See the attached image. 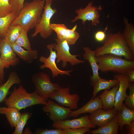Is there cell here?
I'll return each instance as SVG.
<instances>
[{"instance_id":"cell-24","label":"cell","mask_w":134,"mask_h":134,"mask_svg":"<svg viewBox=\"0 0 134 134\" xmlns=\"http://www.w3.org/2000/svg\"><path fill=\"white\" fill-rule=\"evenodd\" d=\"M119 83L118 80L116 78L107 80L100 77L93 86V96L92 98L94 99L96 97L97 94L100 91L109 89L111 88L118 85Z\"/></svg>"},{"instance_id":"cell-11","label":"cell","mask_w":134,"mask_h":134,"mask_svg":"<svg viewBox=\"0 0 134 134\" xmlns=\"http://www.w3.org/2000/svg\"><path fill=\"white\" fill-rule=\"evenodd\" d=\"M43 105V111L49 113V118L53 122L68 118L69 114L72 111L71 108L62 106L51 99H48L46 104Z\"/></svg>"},{"instance_id":"cell-15","label":"cell","mask_w":134,"mask_h":134,"mask_svg":"<svg viewBox=\"0 0 134 134\" xmlns=\"http://www.w3.org/2000/svg\"><path fill=\"white\" fill-rule=\"evenodd\" d=\"M118 112L114 108L107 110L100 108L90 114L88 117L91 122L99 128L111 120Z\"/></svg>"},{"instance_id":"cell-18","label":"cell","mask_w":134,"mask_h":134,"mask_svg":"<svg viewBox=\"0 0 134 134\" xmlns=\"http://www.w3.org/2000/svg\"><path fill=\"white\" fill-rule=\"evenodd\" d=\"M21 83V79L17 72L15 71L11 72L7 80L0 85V103L5 101L10 88L13 85Z\"/></svg>"},{"instance_id":"cell-17","label":"cell","mask_w":134,"mask_h":134,"mask_svg":"<svg viewBox=\"0 0 134 134\" xmlns=\"http://www.w3.org/2000/svg\"><path fill=\"white\" fill-rule=\"evenodd\" d=\"M100 108H102L101 103L100 99L97 97L91 98L82 107L69 113L68 118H75L80 114L89 113L90 114Z\"/></svg>"},{"instance_id":"cell-35","label":"cell","mask_w":134,"mask_h":134,"mask_svg":"<svg viewBox=\"0 0 134 134\" xmlns=\"http://www.w3.org/2000/svg\"><path fill=\"white\" fill-rule=\"evenodd\" d=\"M63 129H54L39 128L36 130L35 134H63Z\"/></svg>"},{"instance_id":"cell-32","label":"cell","mask_w":134,"mask_h":134,"mask_svg":"<svg viewBox=\"0 0 134 134\" xmlns=\"http://www.w3.org/2000/svg\"><path fill=\"white\" fill-rule=\"evenodd\" d=\"M130 93L127 95L124 100V104L129 108L134 109V83H130L128 88Z\"/></svg>"},{"instance_id":"cell-14","label":"cell","mask_w":134,"mask_h":134,"mask_svg":"<svg viewBox=\"0 0 134 134\" xmlns=\"http://www.w3.org/2000/svg\"><path fill=\"white\" fill-rule=\"evenodd\" d=\"M114 78L118 79L119 83L115 97L114 108L119 111L127 95L126 91L130 82L126 74H117L114 75Z\"/></svg>"},{"instance_id":"cell-36","label":"cell","mask_w":134,"mask_h":134,"mask_svg":"<svg viewBox=\"0 0 134 134\" xmlns=\"http://www.w3.org/2000/svg\"><path fill=\"white\" fill-rule=\"evenodd\" d=\"M25 0H9V2L14 11L19 13L23 8Z\"/></svg>"},{"instance_id":"cell-8","label":"cell","mask_w":134,"mask_h":134,"mask_svg":"<svg viewBox=\"0 0 134 134\" xmlns=\"http://www.w3.org/2000/svg\"><path fill=\"white\" fill-rule=\"evenodd\" d=\"M80 98L77 94H70L69 87H60L50 95L49 99L62 106L76 110L77 108Z\"/></svg>"},{"instance_id":"cell-28","label":"cell","mask_w":134,"mask_h":134,"mask_svg":"<svg viewBox=\"0 0 134 134\" xmlns=\"http://www.w3.org/2000/svg\"><path fill=\"white\" fill-rule=\"evenodd\" d=\"M32 115V113L30 112H26L21 114L20 119L15 127V129L13 134H23L25 126Z\"/></svg>"},{"instance_id":"cell-33","label":"cell","mask_w":134,"mask_h":134,"mask_svg":"<svg viewBox=\"0 0 134 134\" xmlns=\"http://www.w3.org/2000/svg\"><path fill=\"white\" fill-rule=\"evenodd\" d=\"M13 11L9 0H0V17H4Z\"/></svg>"},{"instance_id":"cell-42","label":"cell","mask_w":134,"mask_h":134,"mask_svg":"<svg viewBox=\"0 0 134 134\" xmlns=\"http://www.w3.org/2000/svg\"><path fill=\"white\" fill-rule=\"evenodd\" d=\"M2 82L0 76V85L2 84Z\"/></svg>"},{"instance_id":"cell-10","label":"cell","mask_w":134,"mask_h":134,"mask_svg":"<svg viewBox=\"0 0 134 134\" xmlns=\"http://www.w3.org/2000/svg\"><path fill=\"white\" fill-rule=\"evenodd\" d=\"M92 3L90 2L84 8H80L75 11L77 15L72 20L71 22L74 23L77 20H81L82 23L84 25L87 21H91L92 26H96L99 23L100 14L99 11L101 7L92 6Z\"/></svg>"},{"instance_id":"cell-13","label":"cell","mask_w":134,"mask_h":134,"mask_svg":"<svg viewBox=\"0 0 134 134\" xmlns=\"http://www.w3.org/2000/svg\"><path fill=\"white\" fill-rule=\"evenodd\" d=\"M52 127L55 129H64L83 127L95 128L96 126L90 120L88 115L82 116L72 119L65 120L53 122Z\"/></svg>"},{"instance_id":"cell-5","label":"cell","mask_w":134,"mask_h":134,"mask_svg":"<svg viewBox=\"0 0 134 134\" xmlns=\"http://www.w3.org/2000/svg\"><path fill=\"white\" fill-rule=\"evenodd\" d=\"M52 2V0H46L40 20L35 27L34 32L31 35L32 37L39 34L41 37L46 39L52 34L53 31L50 26V20L57 12L56 9L53 8L51 7Z\"/></svg>"},{"instance_id":"cell-26","label":"cell","mask_w":134,"mask_h":134,"mask_svg":"<svg viewBox=\"0 0 134 134\" xmlns=\"http://www.w3.org/2000/svg\"><path fill=\"white\" fill-rule=\"evenodd\" d=\"M18 14L17 12L13 11L6 16L0 17V38L3 37L11 23Z\"/></svg>"},{"instance_id":"cell-29","label":"cell","mask_w":134,"mask_h":134,"mask_svg":"<svg viewBox=\"0 0 134 134\" xmlns=\"http://www.w3.org/2000/svg\"><path fill=\"white\" fill-rule=\"evenodd\" d=\"M28 31L27 29L22 28L20 34L15 43L26 50H31L32 49L28 36Z\"/></svg>"},{"instance_id":"cell-9","label":"cell","mask_w":134,"mask_h":134,"mask_svg":"<svg viewBox=\"0 0 134 134\" xmlns=\"http://www.w3.org/2000/svg\"><path fill=\"white\" fill-rule=\"evenodd\" d=\"M56 43L49 44L46 45L47 48L50 51V55L47 58L43 56L40 57L39 61L43 64L40 66V68L41 69L45 68L49 69L51 71L53 78H55L59 75L70 76V73L72 70H62L59 69L57 66L56 62L57 57L56 52L55 50H53Z\"/></svg>"},{"instance_id":"cell-3","label":"cell","mask_w":134,"mask_h":134,"mask_svg":"<svg viewBox=\"0 0 134 134\" xmlns=\"http://www.w3.org/2000/svg\"><path fill=\"white\" fill-rule=\"evenodd\" d=\"M47 101L35 91L32 93L28 92L22 85L14 88L4 101L7 106L13 107L19 110L37 104L45 105Z\"/></svg>"},{"instance_id":"cell-43","label":"cell","mask_w":134,"mask_h":134,"mask_svg":"<svg viewBox=\"0 0 134 134\" xmlns=\"http://www.w3.org/2000/svg\"></svg>"},{"instance_id":"cell-6","label":"cell","mask_w":134,"mask_h":134,"mask_svg":"<svg viewBox=\"0 0 134 134\" xmlns=\"http://www.w3.org/2000/svg\"><path fill=\"white\" fill-rule=\"evenodd\" d=\"M32 79L35 91L47 101L50 95L60 87L58 84L52 82L49 75L43 72L34 73L32 75Z\"/></svg>"},{"instance_id":"cell-4","label":"cell","mask_w":134,"mask_h":134,"mask_svg":"<svg viewBox=\"0 0 134 134\" xmlns=\"http://www.w3.org/2000/svg\"><path fill=\"white\" fill-rule=\"evenodd\" d=\"M99 70L102 72L113 71L126 74L134 70V61L114 55L107 54L96 57Z\"/></svg>"},{"instance_id":"cell-7","label":"cell","mask_w":134,"mask_h":134,"mask_svg":"<svg viewBox=\"0 0 134 134\" xmlns=\"http://www.w3.org/2000/svg\"><path fill=\"white\" fill-rule=\"evenodd\" d=\"M57 43H56L54 49L56 52L57 63L62 61V67L65 68L67 66V63H69L72 66L84 63V60L78 59L77 57L79 55H72L70 52L69 45L65 40L55 39Z\"/></svg>"},{"instance_id":"cell-25","label":"cell","mask_w":134,"mask_h":134,"mask_svg":"<svg viewBox=\"0 0 134 134\" xmlns=\"http://www.w3.org/2000/svg\"><path fill=\"white\" fill-rule=\"evenodd\" d=\"M125 27L122 34L124 40L133 54L134 55V28L129 23L128 19L124 17Z\"/></svg>"},{"instance_id":"cell-12","label":"cell","mask_w":134,"mask_h":134,"mask_svg":"<svg viewBox=\"0 0 134 134\" xmlns=\"http://www.w3.org/2000/svg\"><path fill=\"white\" fill-rule=\"evenodd\" d=\"M0 59L4 68L16 66L20 63V60L10 44L3 37L1 38Z\"/></svg>"},{"instance_id":"cell-20","label":"cell","mask_w":134,"mask_h":134,"mask_svg":"<svg viewBox=\"0 0 134 134\" xmlns=\"http://www.w3.org/2000/svg\"><path fill=\"white\" fill-rule=\"evenodd\" d=\"M119 128L121 131L125 125H129L134 120V109H131L123 104L120 110L116 115Z\"/></svg>"},{"instance_id":"cell-22","label":"cell","mask_w":134,"mask_h":134,"mask_svg":"<svg viewBox=\"0 0 134 134\" xmlns=\"http://www.w3.org/2000/svg\"><path fill=\"white\" fill-rule=\"evenodd\" d=\"M119 129V125L116 115L104 125L97 129L91 131L86 134H117Z\"/></svg>"},{"instance_id":"cell-1","label":"cell","mask_w":134,"mask_h":134,"mask_svg":"<svg viewBox=\"0 0 134 134\" xmlns=\"http://www.w3.org/2000/svg\"><path fill=\"white\" fill-rule=\"evenodd\" d=\"M103 45L94 50L96 57L109 54L119 56L131 61H134L132 52L124 38L122 34L109 33L102 43Z\"/></svg>"},{"instance_id":"cell-37","label":"cell","mask_w":134,"mask_h":134,"mask_svg":"<svg viewBox=\"0 0 134 134\" xmlns=\"http://www.w3.org/2000/svg\"><path fill=\"white\" fill-rule=\"evenodd\" d=\"M106 36V35L104 32L101 31L97 32L95 35V39L97 41L102 43L105 40Z\"/></svg>"},{"instance_id":"cell-31","label":"cell","mask_w":134,"mask_h":134,"mask_svg":"<svg viewBox=\"0 0 134 134\" xmlns=\"http://www.w3.org/2000/svg\"><path fill=\"white\" fill-rule=\"evenodd\" d=\"M50 26L57 34V38L63 40L68 28L66 26L63 24L51 23Z\"/></svg>"},{"instance_id":"cell-41","label":"cell","mask_w":134,"mask_h":134,"mask_svg":"<svg viewBox=\"0 0 134 134\" xmlns=\"http://www.w3.org/2000/svg\"><path fill=\"white\" fill-rule=\"evenodd\" d=\"M24 134H32V133L31 131V130L29 128H26L24 133H23Z\"/></svg>"},{"instance_id":"cell-27","label":"cell","mask_w":134,"mask_h":134,"mask_svg":"<svg viewBox=\"0 0 134 134\" xmlns=\"http://www.w3.org/2000/svg\"><path fill=\"white\" fill-rule=\"evenodd\" d=\"M22 28L19 25H10L3 37L10 44L15 43L20 34Z\"/></svg>"},{"instance_id":"cell-19","label":"cell","mask_w":134,"mask_h":134,"mask_svg":"<svg viewBox=\"0 0 134 134\" xmlns=\"http://www.w3.org/2000/svg\"><path fill=\"white\" fill-rule=\"evenodd\" d=\"M10 44L17 55L27 63L31 64L38 58V52L36 50H25L15 43Z\"/></svg>"},{"instance_id":"cell-30","label":"cell","mask_w":134,"mask_h":134,"mask_svg":"<svg viewBox=\"0 0 134 134\" xmlns=\"http://www.w3.org/2000/svg\"><path fill=\"white\" fill-rule=\"evenodd\" d=\"M77 25L76 24L72 29H68L63 40H66L69 45L74 44L80 37L79 34L76 31Z\"/></svg>"},{"instance_id":"cell-38","label":"cell","mask_w":134,"mask_h":134,"mask_svg":"<svg viewBox=\"0 0 134 134\" xmlns=\"http://www.w3.org/2000/svg\"><path fill=\"white\" fill-rule=\"evenodd\" d=\"M130 83L134 82V70L128 72L126 74Z\"/></svg>"},{"instance_id":"cell-21","label":"cell","mask_w":134,"mask_h":134,"mask_svg":"<svg viewBox=\"0 0 134 134\" xmlns=\"http://www.w3.org/2000/svg\"><path fill=\"white\" fill-rule=\"evenodd\" d=\"M118 87V84L111 90H105L98 96L101 100L102 109L107 110L114 108L115 97Z\"/></svg>"},{"instance_id":"cell-34","label":"cell","mask_w":134,"mask_h":134,"mask_svg":"<svg viewBox=\"0 0 134 134\" xmlns=\"http://www.w3.org/2000/svg\"><path fill=\"white\" fill-rule=\"evenodd\" d=\"M63 134H84L90 132V128L83 127L63 129Z\"/></svg>"},{"instance_id":"cell-39","label":"cell","mask_w":134,"mask_h":134,"mask_svg":"<svg viewBox=\"0 0 134 134\" xmlns=\"http://www.w3.org/2000/svg\"><path fill=\"white\" fill-rule=\"evenodd\" d=\"M1 38H0V44L1 42ZM4 68L2 67L0 61V76L2 82L4 80Z\"/></svg>"},{"instance_id":"cell-40","label":"cell","mask_w":134,"mask_h":134,"mask_svg":"<svg viewBox=\"0 0 134 134\" xmlns=\"http://www.w3.org/2000/svg\"><path fill=\"white\" fill-rule=\"evenodd\" d=\"M128 126V131L130 134H134V120Z\"/></svg>"},{"instance_id":"cell-23","label":"cell","mask_w":134,"mask_h":134,"mask_svg":"<svg viewBox=\"0 0 134 134\" xmlns=\"http://www.w3.org/2000/svg\"><path fill=\"white\" fill-rule=\"evenodd\" d=\"M19 110L12 107H0V114H4L12 128L15 127L19 120L21 113Z\"/></svg>"},{"instance_id":"cell-2","label":"cell","mask_w":134,"mask_h":134,"mask_svg":"<svg viewBox=\"0 0 134 134\" xmlns=\"http://www.w3.org/2000/svg\"><path fill=\"white\" fill-rule=\"evenodd\" d=\"M46 0H33L24 3L17 17L10 25H18L28 31L35 28L39 21Z\"/></svg>"},{"instance_id":"cell-16","label":"cell","mask_w":134,"mask_h":134,"mask_svg":"<svg viewBox=\"0 0 134 134\" xmlns=\"http://www.w3.org/2000/svg\"><path fill=\"white\" fill-rule=\"evenodd\" d=\"M83 49L84 51L83 55V59L88 62L92 70L93 74L90 77V83L93 86L100 77L99 73V67L96 57L94 51L89 47L85 46L83 47Z\"/></svg>"}]
</instances>
